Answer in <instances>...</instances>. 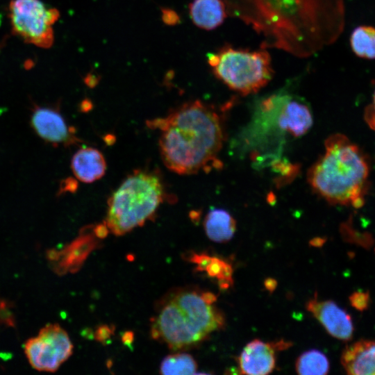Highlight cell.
I'll return each mask as SVG.
<instances>
[{
  "instance_id": "6da1fadb",
  "label": "cell",
  "mask_w": 375,
  "mask_h": 375,
  "mask_svg": "<svg viewBox=\"0 0 375 375\" xmlns=\"http://www.w3.org/2000/svg\"><path fill=\"white\" fill-rule=\"evenodd\" d=\"M228 15L261 37L260 48L308 58L335 42L345 23L344 0H224Z\"/></svg>"
},
{
  "instance_id": "7a4b0ae2",
  "label": "cell",
  "mask_w": 375,
  "mask_h": 375,
  "mask_svg": "<svg viewBox=\"0 0 375 375\" xmlns=\"http://www.w3.org/2000/svg\"><path fill=\"white\" fill-rule=\"evenodd\" d=\"M147 125L160 132L158 146L165 166L181 175L208 167L224 141L222 117L214 106L201 100L184 103Z\"/></svg>"
},
{
  "instance_id": "3957f363",
  "label": "cell",
  "mask_w": 375,
  "mask_h": 375,
  "mask_svg": "<svg viewBox=\"0 0 375 375\" xmlns=\"http://www.w3.org/2000/svg\"><path fill=\"white\" fill-rule=\"evenodd\" d=\"M324 145V154L308 172L312 190L333 205L361 207L369 188V159L342 134L329 136Z\"/></svg>"
},
{
  "instance_id": "277c9868",
  "label": "cell",
  "mask_w": 375,
  "mask_h": 375,
  "mask_svg": "<svg viewBox=\"0 0 375 375\" xmlns=\"http://www.w3.org/2000/svg\"><path fill=\"white\" fill-rule=\"evenodd\" d=\"M167 197L156 171L135 170L109 197L104 224L114 235H124L151 219Z\"/></svg>"
},
{
  "instance_id": "5b68a950",
  "label": "cell",
  "mask_w": 375,
  "mask_h": 375,
  "mask_svg": "<svg viewBox=\"0 0 375 375\" xmlns=\"http://www.w3.org/2000/svg\"><path fill=\"white\" fill-rule=\"evenodd\" d=\"M215 76L242 95L255 94L272 79L274 69L266 49L250 50L226 44L208 55Z\"/></svg>"
},
{
  "instance_id": "8992f818",
  "label": "cell",
  "mask_w": 375,
  "mask_h": 375,
  "mask_svg": "<svg viewBox=\"0 0 375 375\" xmlns=\"http://www.w3.org/2000/svg\"><path fill=\"white\" fill-rule=\"evenodd\" d=\"M59 17L57 9L47 8L40 0H12L8 6L12 33L25 42L40 48L53 44V25Z\"/></svg>"
},
{
  "instance_id": "52a82bcc",
  "label": "cell",
  "mask_w": 375,
  "mask_h": 375,
  "mask_svg": "<svg viewBox=\"0 0 375 375\" xmlns=\"http://www.w3.org/2000/svg\"><path fill=\"white\" fill-rule=\"evenodd\" d=\"M73 345L67 332L57 324L43 327L24 344L30 365L38 371L53 372L72 355Z\"/></svg>"
},
{
  "instance_id": "ba28073f",
  "label": "cell",
  "mask_w": 375,
  "mask_h": 375,
  "mask_svg": "<svg viewBox=\"0 0 375 375\" xmlns=\"http://www.w3.org/2000/svg\"><path fill=\"white\" fill-rule=\"evenodd\" d=\"M151 335L173 349L194 346L206 338L172 299L161 308L152 326Z\"/></svg>"
},
{
  "instance_id": "9c48e42d",
  "label": "cell",
  "mask_w": 375,
  "mask_h": 375,
  "mask_svg": "<svg viewBox=\"0 0 375 375\" xmlns=\"http://www.w3.org/2000/svg\"><path fill=\"white\" fill-rule=\"evenodd\" d=\"M289 341L279 340L266 342L254 339L247 343L238 358V370L241 374L265 375L276 368V351L288 349Z\"/></svg>"
},
{
  "instance_id": "30bf717a",
  "label": "cell",
  "mask_w": 375,
  "mask_h": 375,
  "mask_svg": "<svg viewBox=\"0 0 375 375\" xmlns=\"http://www.w3.org/2000/svg\"><path fill=\"white\" fill-rule=\"evenodd\" d=\"M31 124L37 134L46 142L69 147L81 140L75 130L69 126L56 108L35 106L31 115Z\"/></svg>"
},
{
  "instance_id": "8fae6325",
  "label": "cell",
  "mask_w": 375,
  "mask_h": 375,
  "mask_svg": "<svg viewBox=\"0 0 375 375\" xmlns=\"http://www.w3.org/2000/svg\"><path fill=\"white\" fill-rule=\"evenodd\" d=\"M306 308L333 337L348 341L353 337V324L349 313L331 300H319L317 294L306 303Z\"/></svg>"
},
{
  "instance_id": "7c38bea8",
  "label": "cell",
  "mask_w": 375,
  "mask_h": 375,
  "mask_svg": "<svg viewBox=\"0 0 375 375\" xmlns=\"http://www.w3.org/2000/svg\"><path fill=\"white\" fill-rule=\"evenodd\" d=\"M340 362L348 374L375 375V340H361L348 345Z\"/></svg>"
},
{
  "instance_id": "4fadbf2b",
  "label": "cell",
  "mask_w": 375,
  "mask_h": 375,
  "mask_svg": "<svg viewBox=\"0 0 375 375\" xmlns=\"http://www.w3.org/2000/svg\"><path fill=\"white\" fill-rule=\"evenodd\" d=\"M281 105L278 121L279 127L294 137L306 134L313 122L310 108L288 95H283Z\"/></svg>"
},
{
  "instance_id": "5bb4252c",
  "label": "cell",
  "mask_w": 375,
  "mask_h": 375,
  "mask_svg": "<svg viewBox=\"0 0 375 375\" xmlns=\"http://www.w3.org/2000/svg\"><path fill=\"white\" fill-rule=\"evenodd\" d=\"M71 167L73 174L78 181L90 183L105 175L107 165L100 151L86 147L79 149L74 154Z\"/></svg>"
},
{
  "instance_id": "9a60e30c",
  "label": "cell",
  "mask_w": 375,
  "mask_h": 375,
  "mask_svg": "<svg viewBox=\"0 0 375 375\" xmlns=\"http://www.w3.org/2000/svg\"><path fill=\"white\" fill-rule=\"evenodd\" d=\"M189 12L194 25L206 31L222 25L228 15L224 0H192Z\"/></svg>"
},
{
  "instance_id": "2e32d148",
  "label": "cell",
  "mask_w": 375,
  "mask_h": 375,
  "mask_svg": "<svg viewBox=\"0 0 375 375\" xmlns=\"http://www.w3.org/2000/svg\"><path fill=\"white\" fill-rule=\"evenodd\" d=\"M203 226L208 238L218 243L229 241L236 231V221L227 210L212 208L207 213Z\"/></svg>"
},
{
  "instance_id": "e0dca14e",
  "label": "cell",
  "mask_w": 375,
  "mask_h": 375,
  "mask_svg": "<svg viewBox=\"0 0 375 375\" xmlns=\"http://www.w3.org/2000/svg\"><path fill=\"white\" fill-rule=\"evenodd\" d=\"M329 369L328 358L317 349L304 351L295 362L296 372L301 375H325L328 373Z\"/></svg>"
},
{
  "instance_id": "ac0fdd59",
  "label": "cell",
  "mask_w": 375,
  "mask_h": 375,
  "mask_svg": "<svg viewBox=\"0 0 375 375\" xmlns=\"http://www.w3.org/2000/svg\"><path fill=\"white\" fill-rule=\"evenodd\" d=\"M350 45L358 57L375 59V27L359 26L354 28L350 36Z\"/></svg>"
},
{
  "instance_id": "d6986e66",
  "label": "cell",
  "mask_w": 375,
  "mask_h": 375,
  "mask_svg": "<svg viewBox=\"0 0 375 375\" xmlns=\"http://www.w3.org/2000/svg\"><path fill=\"white\" fill-rule=\"evenodd\" d=\"M197 365L188 353H175L165 357L160 365V372L165 375L194 374Z\"/></svg>"
},
{
  "instance_id": "ffe728a7",
  "label": "cell",
  "mask_w": 375,
  "mask_h": 375,
  "mask_svg": "<svg viewBox=\"0 0 375 375\" xmlns=\"http://www.w3.org/2000/svg\"><path fill=\"white\" fill-rule=\"evenodd\" d=\"M203 272L217 281L222 290H228L233 285V268L231 263L223 258L210 256Z\"/></svg>"
},
{
  "instance_id": "44dd1931",
  "label": "cell",
  "mask_w": 375,
  "mask_h": 375,
  "mask_svg": "<svg viewBox=\"0 0 375 375\" xmlns=\"http://www.w3.org/2000/svg\"><path fill=\"white\" fill-rule=\"evenodd\" d=\"M0 324L8 327H15V319L10 301L0 299Z\"/></svg>"
},
{
  "instance_id": "7402d4cb",
  "label": "cell",
  "mask_w": 375,
  "mask_h": 375,
  "mask_svg": "<svg viewBox=\"0 0 375 375\" xmlns=\"http://www.w3.org/2000/svg\"><path fill=\"white\" fill-rule=\"evenodd\" d=\"M350 303L359 310L366 309L369 304V296L365 292H355L349 297Z\"/></svg>"
},
{
  "instance_id": "603a6c76",
  "label": "cell",
  "mask_w": 375,
  "mask_h": 375,
  "mask_svg": "<svg viewBox=\"0 0 375 375\" xmlns=\"http://www.w3.org/2000/svg\"><path fill=\"white\" fill-rule=\"evenodd\" d=\"M162 21L167 25H175L179 22L178 14L169 8L162 10Z\"/></svg>"
},
{
  "instance_id": "cb8c5ba5",
  "label": "cell",
  "mask_w": 375,
  "mask_h": 375,
  "mask_svg": "<svg viewBox=\"0 0 375 375\" xmlns=\"http://www.w3.org/2000/svg\"><path fill=\"white\" fill-rule=\"evenodd\" d=\"M111 328L108 326H101L96 331V339L100 342H104L111 335Z\"/></svg>"
},
{
  "instance_id": "d4e9b609",
  "label": "cell",
  "mask_w": 375,
  "mask_h": 375,
  "mask_svg": "<svg viewBox=\"0 0 375 375\" xmlns=\"http://www.w3.org/2000/svg\"><path fill=\"white\" fill-rule=\"evenodd\" d=\"M276 285L277 282L274 279L269 278L265 281V286L269 292H272L276 288Z\"/></svg>"
},
{
  "instance_id": "484cf974",
  "label": "cell",
  "mask_w": 375,
  "mask_h": 375,
  "mask_svg": "<svg viewBox=\"0 0 375 375\" xmlns=\"http://www.w3.org/2000/svg\"><path fill=\"white\" fill-rule=\"evenodd\" d=\"M133 334L131 332H126L122 337L123 342L126 344L131 343L133 341Z\"/></svg>"
},
{
  "instance_id": "4316f807",
  "label": "cell",
  "mask_w": 375,
  "mask_h": 375,
  "mask_svg": "<svg viewBox=\"0 0 375 375\" xmlns=\"http://www.w3.org/2000/svg\"><path fill=\"white\" fill-rule=\"evenodd\" d=\"M97 81H98L95 76L89 75L85 78V82L89 86L94 85Z\"/></svg>"
},
{
  "instance_id": "83f0119b",
  "label": "cell",
  "mask_w": 375,
  "mask_h": 375,
  "mask_svg": "<svg viewBox=\"0 0 375 375\" xmlns=\"http://www.w3.org/2000/svg\"><path fill=\"white\" fill-rule=\"evenodd\" d=\"M372 108L375 110V90L373 95V104L370 105Z\"/></svg>"
}]
</instances>
